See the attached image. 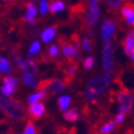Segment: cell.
Returning a JSON list of instances; mask_svg holds the SVG:
<instances>
[{
    "label": "cell",
    "mask_w": 134,
    "mask_h": 134,
    "mask_svg": "<svg viewBox=\"0 0 134 134\" xmlns=\"http://www.w3.org/2000/svg\"><path fill=\"white\" fill-rule=\"evenodd\" d=\"M0 107L9 117L15 120H21L25 118L24 106L17 100L2 96L0 97Z\"/></svg>",
    "instance_id": "1"
},
{
    "label": "cell",
    "mask_w": 134,
    "mask_h": 134,
    "mask_svg": "<svg viewBox=\"0 0 134 134\" xmlns=\"http://www.w3.org/2000/svg\"><path fill=\"white\" fill-rule=\"evenodd\" d=\"M37 87L39 90H45L46 92L49 91L52 93H59L65 89V84L58 79H53L41 81L37 85Z\"/></svg>",
    "instance_id": "2"
},
{
    "label": "cell",
    "mask_w": 134,
    "mask_h": 134,
    "mask_svg": "<svg viewBox=\"0 0 134 134\" xmlns=\"http://www.w3.org/2000/svg\"><path fill=\"white\" fill-rule=\"evenodd\" d=\"M109 79H110V73H109V71H106L104 75L97 76L89 82L88 89L91 90L92 92L97 93V94L101 93L107 88L108 83H109Z\"/></svg>",
    "instance_id": "3"
},
{
    "label": "cell",
    "mask_w": 134,
    "mask_h": 134,
    "mask_svg": "<svg viewBox=\"0 0 134 134\" xmlns=\"http://www.w3.org/2000/svg\"><path fill=\"white\" fill-rule=\"evenodd\" d=\"M118 102L120 104V108L125 113H129V111H131L134 103V97L128 90H121L118 93Z\"/></svg>",
    "instance_id": "4"
},
{
    "label": "cell",
    "mask_w": 134,
    "mask_h": 134,
    "mask_svg": "<svg viewBox=\"0 0 134 134\" xmlns=\"http://www.w3.org/2000/svg\"><path fill=\"white\" fill-rule=\"evenodd\" d=\"M113 52L114 46L110 42H106L103 47V56H102V63L105 71H110L113 69Z\"/></svg>",
    "instance_id": "5"
},
{
    "label": "cell",
    "mask_w": 134,
    "mask_h": 134,
    "mask_svg": "<svg viewBox=\"0 0 134 134\" xmlns=\"http://www.w3.org/2000/svg\"><path fill=\"white\" fill-rule=\"evenodd\" d=\"M116 30V25L115 21L111 19H106L103 21L101 26V37L104 41H108L111 37L114 36Z\"/></svg>",
    "instance_id": "6"
},
{
    "label": "cell",
    "mask_w": 134,
    "mask_h": 134,
    "mask_svg": "<svg viewBox=\"0 0 134 134\" xmlns=\"http://www.w3.org/2000/svg\"><path fill=\"white\" fill-rule=\"evenodd\" d=\"M99 16H100V9L98 3H90L89 12L87 14V23L89 24V26L96 25V23L99 19Z\"/></svg>",
    "instance_id": "7"
},
{
    "label": "cell",
    "mask_w": 134,
    "mask_h": 134,
    "mask_svg": "<svg viewBox=\"0 0 134 134\" xmlns=\"http://www.w3.org/2000/svg\"><path fill=\"white\" fill-rule=\"evenodd\" d=\"M28 113L33 119H39L40 117L43 116V114L45 113V106L42 103H33L29 106Z\"/></svg>",
    "instance_id": "8"
},
{
    "label": "cell",
    "mask_w": 134,
    "mask_h": 134,
    "mask_svg": "<svg viewBox=\"0 0 134 134\" xmlns=\"http://www.w3.org/2000/svg\"><path fill=\"white\" fill-rule=\"evenodd\" d=\"M60 45H61V48H62V53H63V56L66 58H72L74 56H76L77 54V48L73 45V44L69 43V42H65L60 39Z\"/></svg>",
    "instance_id": "9"
},
{
    "label": "cell",
    "mask_w": 134,
    "mask_h": 134,
    "mask_svg": "<svg viewBox=\"0 0 134 134\" xmlns=\"http://www.w3.org/2000/svg\"><path fill=\"white\" fill-rule=\"evenodd\" d=\"M124 48L126 54L130 55L134 48V31H131L124 41Z\"/></svg>",
    "instance_id": "10"
},
{
    "label": "cell",
    "mask_w": 134,
    "mask_h": 134,
    "mask_svg": "<svg viewBox=\"0 0 134 134\" xmlns=\"http://www.w3.org/2000/svg\"><path fill=\"white\" fill-rule=\"evenodd\" d=\"M56 31H57V27H55V26L49 27V28H46L45 30L42 32V35H41L43 42H45V43L51 42L54 39L55 35H56Z\"/></svg>",
    "instance_id": "11"
},
{
    "label": "cell",
    "mask_w": 134,
    "mask_h": 134,
    "mask_svg": "<svg viewBox=\"0 0 134 134\" xmlns=\"http://www.w3.org/2000/svg\"><path fill=\"white\" fill-rule=\"evenodd\" d=\"M48 9L53 14L57 13V12H60V11H62L64 9V3L61 1V0H49Z\"/></svg>",
    "instance_id": "12"
},
{
    "label": "cell",
    "mask_w": 134,
    "mask_h": 134,
    "mask_svg": "<svg viewBox=\"0 0 134 134\" xmlns=\"http://www.w3.org/2000/svg\"><path fill=\"white\" fill-rule=\"evenodd\" d=\"M46 94H47V92H46L45 90H39L38 92L31 94V96L28 98V103H30V104L38 103V102L41 101V100L45 99V98H46Z\"/></svg>",
    "instance_id": "13"
},
{
    "label": "cell",
    "mask_w": 134,
    "mask_h": 134,
    "mask_svg": "<svg viewBox=\"0 0 134 134\" xmlns=\"http://www.w3.org/2000/svg\"><path fill=\"white\" fill-rule=\"evenodd\" d=\"M26 7H27V13L25 15V19L30 21L32 19H35L36 15H37V8L32 2H28L26 4Z\"/></svg>",
    "instance_id": "14"
},
{
    "label": "cell",
    "mask_w": 134,
    "mask_h": 134,
    "mask_svg": "<svg viewBox=\"0 0 134 134\" xmlns=\"http://www.w3.org/2000/svg\"><path fill=\"white\" fill-rule=\"evenodd\" d=\"M121 14L126 19L130 18L131 16L134 15V4L133 3H127L121 9Z\"/></svg>",
    "instance_id": "15"
},
{
    "label": "cell",
    "mask_w": 134,
    "mask_h": 134,
    "mask_svg": "<svg viewBox=\"0 0 134 134\" xmlns=\"http://www.w3.org/2000/svg\"><path fill=\"white\" fill-rule=\"evenodd\" d=\"M116 124L117 122L115 120H110V121L106 122V124L104 126H102V128L100 129V132H101V134H109L110 132H113L115 130Z\"/></svg>",
    "instance_id": "16"
},
{
    "label": "cell",
    "mask_w": 134,
    "mask_h": 134,
    "mask_svg": "<svg viewBox=\"0 0 134 134\" xmlns=\"http://www.w3.org/2000/svg\"><path fill=\"white\" fill-rule=\"evenodd\" d=\"M11 63L7 58H0V72L2 74L11 73Z\"/></svg>",
    "instance_id": "17"
},
{
    "label": "cell",
    "mask_w": 134,
    "mask_h": 134,
    "mask_svg": "<svg viewBox=\"0 0 134 134\" xmlns=\"http://www.w3.org/2000/svg\"><path fill=\"white\" fill-rule=\"evenodd\" d=\"M71 102V98L69 96H63V97H60L58 99V105H59V108L60 110H66V108L69 107V104Z\"/></svg>",
    "instance_id": "18"
},
{
    "label": "cell",
    "mask_w": 134,
    "mask_h": 134,
    "mask_svg": "<svg viewBox=\"0 0 134 134\" xmlns=\"http://www.w3.org/2000/svg\"><path fill=\"white\" fill-rule=\"evenodd\" d=\"M63 117H64L65 120H68V121H75V120L79 119L80 115H79V111H77L75 108H73V109H70L68 111H65Z\"/></svg>",
    "instance_id": "19"
},
{
    "label": "cell",
    "mask_w": 134,
    "mask_h": 134,
    "mask_svg": "<svg viewBox=\"0 0 134 134\" xmlns=\"http://www.w3.org/2000/svg\"><path fill=\"white\" fill-rule=\"evenodd\" d=\"M23 82L24 84H26L27 86H30V87H36L37 86V82L33 77V74H30V73H26L23 75Z\"/></svg>",
    "instance_id": "20"
},
{
    "label": "cell",
    "mask_w": 134,
    "mask_h": 134,
    "mask_svg": "<svg viewBox=\"0 0 134 134\" xmlns=\"http://www.w3.org/2000/svg\"><path fill=\"white\" fill-rule=\"evenodd\" d=\"M26 73H30V74H35L37 72V64L35 61L32 60H26V69H25Z\"/></svg>",
    "instance_id": "21"
},
{
    "label": "cell",
    "mask_w": 134,
    "mask_h": 134,
    "mask_svg": "<svg viewBox=\"0 0 134 134\" xmlns=\"http://www.w3.org/2000/svg\"><path fill=\"white\" fill-rule=\"evenodd\" d=\"M65 75L68 79H73V77L75 76L76 72H77V65L75 64H70L66 66V69H65Z\"/></svg>",
    "instance_id": "22"
},
{
    "label": "cell",
    "mask_w": 134,
    "mask_h": 134,
    "mask_svg": "<svg viewBox=\"0 0 134 134\" xmlns=\"http://www.w3.org/2000/svg\"><path fill=\"white\" fill-rule=\"evenodd\" d=\"M84 98H85V100L86 101H88V102H96L97 101V98H98V94L97 93H94V92H92L91 90H89V89H87V90L84 92Z\"/></svg>",
    "instance_id": "23"
},
{
    "label": "cell",
    "mask_w": 134,
    "mask_h": 134,
    "mask_svg": "<svg viewBox=\"0 0 134 134\" xmlns=\"http://www.w3.org/2000/svg\"><path fill=\"white\" fill-rule=\"evenodd\" d=\"M40 48H41V46H40V43H39L38 41L33 42V43L31 44L30 48H29V55H30V56H33V55L38 54V53L40 52Z\"/></svg>",
    "instance_id": "24"
},
{
    "label": "cell",
    "mask_w": 134,
    "mask_h": 134,
    "mask_svg": "<svg viewBox=\"0 0 134 134\" xmlns=\"http://www.w3.org/2000/svg\"><path fill=\"white\" fill-rule=\"evenodd\" d=\"M106 1V3H107V5L110 8V9H118L121 4H122V2H124V0H105Z\"/></svg>",
    "instance_id": "25"
},
{
    "label": "cell",
    "mask_w": 134,
    "mask_h": 134,
    "mask_svg": "<svg viewBox=\"0 0 134 134\" xmlns=\"http://www.w3.org/2000/svg\"><path fill=\"white\" fill-rule=\"evenodd\" d=\"M3 84L15 89V87L17 86V80L15 77H7V79H4V81H3Z\"/></svg>",
    "instance_id": "26"
},
{
    "label": "cell",
    "mask_w": 134,
    "mask_h": 134,
    "mask_svg": "<svg viewBox=\"0 0 134 134\" xmlns=\"http://www.w3.org/2000/svg\"><path fill=\"white\" fill-rule=\"evenodd\" d=\"M1 92H2V94L5 96V97L12 96V94L14 93V88L10 87V86H8V85H3L2 88H1Z\"/></svg>",
    "instance_id": "27"
},
{
    "label": "cell",
    "mask_w": 134,
    "mask_h": 134,
    "mask_svg": "<svg viewBox=\"0 0 134 134\" xmlns=\"http://www.w3.org/2000/svg\"><path fill=\"white\" fill-rule=\"evenodd\" d=\"M23 134H37L36 127L33 126L32 122H28L27 126H26V129H25V131H24Z\"/></svg>",
    "instance_id": "28"
},
{
    "label": "cell",
    "mask_w": 134,
    "mask_h": 134,
    "mask_svg": "<svg viewBox=\"0 0 134 134\" xmlns=\"http://www.w3.org/2000/svg\"><path fill=\"white\" fill-rule=\"evenodd\" d=\"M47 10H48V2H47V0H41V2H40V13L42 15L46 14Z\"/></svg>",
    "instance_id": "29"
},
{
    "label": "cell",
    "mask_w": 134,
    "mask_h": 134,
    "mask_svg": "<svg viewBox=\"0 0 134 134\" xmlns=\"http://www.w3.org/2000/svg\"><path fill=\"white\" fill-rule=\"evenodd\" d=\"M93 64H94L93 57H87L84 60V66H85V69H87V70H90L92 66H93Z\"/></svg>",
    "instance_id": "30"
},
{
    "label": "cell",
    "mask_w": 134,
    "mask_h": 134,
    "mask_svg": "<svg viewBox=\"0 0 134 134\" xmlns=\"http://www.w3.org/2000/svg\"><path fill=\"white\" fill-rule=\"evenodd\" d=\"M48 55L51 58H55L58 55V46L57 45H52L48 48Z\"/></svg>",
    "instance_id": "31"
},
{
    "label": "cell",
    "mask_w": 134,
    "mask_h": 134,
    "mask_svg": "<svg viewBox=\"0 0 134 134\" xmlns=\"http://www.w3.org/2000/svg\"><path fill=\"white\" fill-rule=\"evenodd\" d=\"M83 46L87 52H90L91 51V44L87 39H83Z\"/></svg>",
    "instance_id": "32"
},
{
    "label": "cell",
    "mask_w": 134,
    "mask_h": 134,
    "mask_svg": "<svg viewBox=\"0 0 134 134\" xmlns=\"http://www.w3.org/2000/svg\"><path fill=\"white\" fill-rule=\"evenodd\" d=\"M124 120H125V114H120V113H119V114L116 116V120H115V121L117 122V124H121V122L124 121Z\"/></svg>",
    "instance_id": "33"
},
{
    "label": "cell",
    "mask_w": 134,
    "mask_h": 134,
    "mask_svg": "<svg viewBox=\"0 0 134 134\" xmlns=\"http://www.w3.org/2000/svg\"><path fill=\"white\" fill-rule=\"evenodd\" d=\"M127 21H128L129 24H132V25L134 26V15H133V16H131L130 18H128V19H127Z\"/></svg>",
    "instance_id": "34"
},
{
    "label": "cell",
    "mask_w": 134,
    "mask_h": 134,
    "mask_svg": "<svg viewBox=\"0 0 134 134\" xmlns=\"http://www.w3.org/2000/svg\"><path fill=\"white\" fill-rule=\"evenodd\" d=\"M130 55H131V59L134 61V48H133V51L131 52V54H130Z\"/></svg>",
    "instance_id": "35"
},
{
    "label": "cell",
    "mask_w": 134,
    "mask_h": 134,
    "mask_svg": "<svg viewBox=\"0 0 134 134\" xmlns=\"http://www.w3.org/2000/svg\"><path fill=\"white\" fill-rule=\"evenodd\" d=\"M7 1H9V0H7Z\"/></svg>",
    "instance_id": "36"
}]
</instances>
